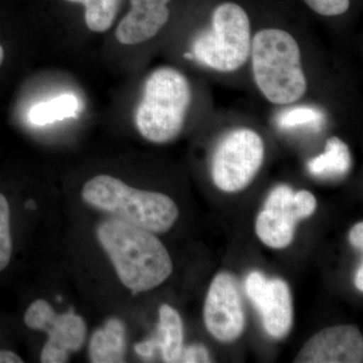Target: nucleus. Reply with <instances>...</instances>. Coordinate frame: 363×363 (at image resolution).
I'll return each instance as SVG.
<instances>
[{
    "label": "nucleus",
    "instance_id": "nucleus-1",
    "mask_svg": "<svg viewBox=\"0 0 363 363\" xmlns=\"http://www.w3.org/2000/svg\"><path fill=\"white\" fill-rule=\"evenodd\" d=\"M97 238L121 283L135 294L161 285L173 272L168 250L150 231L116 218L100 224Z\"/></svg>",
    "mask_w": 363,
    "mask_h": 363
},
{
    "label": "nucleus",
    "instance_id": "nucleus-2",
    "mask_svg": "<svg viewBox=\"0 0 363 363\" xmlns=\"http://www.w3.org/2000/svg\"><path fill=\"white\" fill-rule=\"evenodd\" d=\"M253 78L269 102L290 104L304 96L307 80L301 63V50L290 33L267 28L252 42Z\"/></svg>",
    "mask_w": 363,
    "mask_h": 363
},
{
    "label": "nucleus",
    "instance_id": "nucleus-3",
    "mask_svg": "<svg viewBox=\"0 0 363 363\" xmlns=\"http://www.w3.org/2000/svg\"><path fill=\"white\" fill-rule=\"evenodd\" d=\"M82 198L118 220L152 233H166L179 216L178 207L168 196L130 187L111 176L99 175L88 181Z\"/></svg>",
    "mask_w": 363,
    "mask_h": 363
},
{
    "label": "nucleus",
    "instance_id": "nucleus-4",
    "mask_svg": "<svg viewBox=\"0 0 363 363\" xmlns=\"http://www.w3.org/2000/svg\"><path fill=\"white\" fill-rule=\"evenodd\" d=\"M191 101L190 83L181 72L169 67L157 69L143 86L136 128L149 142H171L183 130Z\"/></svg>",
    "mask_w": 363,
    "mask_h": 363
},
{
    "label": "nucleus",
    "instance_id": "nucleus-5",
    "mask_svg": "<svg viewBox=\"0 0 363 363\" xmlns=\"http://www.w3.org/2000/svg\"><path fill=\"white\" fill-rule=\"evenodd\" d=\"M252 50L250 21L242 7L226 2L214 9L211 28L196 37L193 55L202 65L233 72L247 62Z\"/></svg>",
    "mask_w": 363,
    "mask_h": 363
},
{
    "label": "nucleus",
    "instance_id": "nucleus-6",
    "mask_svg": "<svg viewBox=\"0 0 363 363\" xmlns=\"http://www.w3.org/2000/svg\"><path fill=\"white\" fill-rule=\"evenodd\" d=\"M264 157V142L259 133L250 128L230 131L215 150L212 180L224 192L243 190L259 171Z\"/></svg>",
    "mask_w": 363,
    "mask_h": 363
},
{
    "label": "nucleus",
    "instance_id": "nucleus-7",
    "mask_svg": "<svg viewBox=\"0 0 363 363\" xmlns=\"http://www.w3.org/2000/svg\"><path fill=\"white\" fill-rule=\"evenodd\" d=\"M316 207L312 193H295L289 186L279 185L272 191L257 216L255 233L267 247L285 248L293 241L298 221L311 216Z\"/></svg>",
    "mask_w": 363,
    "mask_h": 363
},
{
    "label": "nucleus",
    "instance_id": "nucleus-8",
    "mask_svg": "<svg viewBox=\"0 0 363 363\" xmlns=\"http://www.w3.org/2000/svg\"><path fill=\"white\" fill-rule=\"evenodd\" d=\"M23 321L28 328L49 334V341L40 353L42 362H67L69 351L80 350L84 344L87 327L83 318L73 311L57 314L47 301L32 303L26 309Z\"/></svg>",
    "mask_w": 363,
    "mask_h": 363
},
{
    "label": "nucleus",
    "instance_id": "nucleus-9",
    "mask_svg": "<svg viewBox=\"0 0 363 363\" xmlns=\"http://www.w3.org/2000/svg\"><path fill=\"white\" fill-rule=\"evenodd\" d=\"M204 323L217 340H236L245 326L240 288L233 274L220 272L212 281L204 305Z\"/></svg>",
    "mask_w": 363,
    "mask_h": 363
},
{
    "label": "nucleus",
    "instance_id": "nucleus-10",
    "mask_svg": "<svg viewBox=\"0 0 363 363\" xmlns=\"http://www.w3.org/2000/svg\"><path fill=\"white\" fill-rule=\"evenodd\" d=\"M250 300L262 317L264 330L276 339L285 337L293 324L290 289L283 279L267 281L259 272H252L245 281Z\"/></svg>",
    "mask_w": 363,
    "mask_h": 363
},
{
    "label": "nucleus",
    "instance_id": "nucleus-11",
    "mask_svg": "<svg viewBox=\"0 0 363 363\" xmlns=\"http://www.w3.org/2000/svg\"><path fill=\"white\" fill-rule=\"evenodd\" d=\"M363 362L362 332L353 325H338L318 332L296 357L297 363H359Z\"/></svg>",
    "mask_w": 363,
    "mask_h": 363
},
{
    "label": "nucleus",
    "instance_id": "nucleus-12",
    "mask_svg": "<svg viewBox=\"0 0 363 363\" xmlns=\"http://www.w3.org/2000/svg\"><path fill=\"white\" fill-rule=\"evenodd\" d=\"M171 0H130V11L117 26L116 39L135 45L154 38L168 23Z\"/></svg>",
    "mask_w": 363,
    "mask_h": 363
},
{
    "label": "nucleus",
    "instance_id": "nucleus-13",
    "mask_svg": "<svg viewBox=\"0 0 363 363\" xmlns=\"http://www.w3.org/2000/svg\"><path fill=\"white\" fill-rule=\"evenodd\" d=\"M125 328L121 320L111 318L104 328L93 333L89 344L90 360L94 363L124 362Z\"/></svg>",
    "mask_w": 363,
    "mask_h": 363
},
{
    "label": "nucleus",
    "instance_id": "nucleus-14",
    "mask_svg": "<svg viewBox=\"0 0 363 363\" xmlns=\"http://www.w3.org/2000/svg\"><path fill=\"white\" fill-rule=\"evenodd\" d=\"M157 350H161L164 362H178L183 350V322L179 313L169 305L160 309L157 336L154 339Z\"/></svg>",
    "mask_w": 363,
    "mask_h": 363
},
{
    "label": "nucleus",
    "instance_id": "nucleus-15",
    "mask_svg": "<svg viewBox=\"0 0 363 363\" xmlns=\"http://www.w3.org/2000/svg\"><path fill=\"white\" fill-rule=\"evenodd\" d=\"M351 168V155L347 145L339 138L333 136L327 140L323 154L315 157L308 162V169L317 177H336L345 175Z\"/></svg>",
    "mask_w": 363,
    "mask_h": 363
},
{
    "label": "nucleus",
    "instance_id": "nucleus-16",
    "mask_svg": "<svg viewBox=\"0 0 363 363\" xmlns=\"http://www.w3.org/2000/svg\"><path fill=\"white\" fill-rule=\"evenodd\" d=\"M85 6V21L92 32L104 33L111 28L123 0H67Z\"/></svg>",
    "mask_w": 363,
    "mask_h": 363
},
{
    "label": "nucleus",
    "instance_id": "nucleus-17",
    "mask_svg": "<svg viewBox=\"0 0 363 363\" xmlns=\"http://www.w3.org/2000/svg\"><path fill=\"white\" fill-rule=\"evenodd\" d=\"M78 108L76 97L73 95H62L33 106L28 118L35 125H45L75 116Z\"/></svg>",
    "mask_w": 363,
    "mask_h": 363
},
{
    "label": "nucleus",
    "instance_id": "nucleus-18",
    "mask_svg": "<svg viewBox=\"0 0 363 363\" xmlns=\"http://www.w3.org/2000/svg\"><path fill=\"white\" fill-rule=\"evenodd\" d=\"M324 114L313 106H296L279 114L277 123L283 130L308 128L319 130L324 123Z\"/></svg>",
    "mask_w": 363,
    "mask_h": 363
},
{
    "label": "nucleus",
    "instance_id": "nucleus-19",
    "mask_svg": "<svg viewBox=\"0 0 363 363\" xmlns=\"http://www.w3.org/2000/svg\"><path fill=\"white\" fill-rule=\"evenodd\" d=\"M13 255L11 204L6 196L0 192V274L9 269Z\"/></svg>",
    "mask_w": 363,
    "mask_h": 363
},
{
    "label": "nucleus",
    "instance_id": "nucleus-20",
    "mask_svg": "<svg viewBox=\"0 0 363 363\" xmlns=\"http://www.w3.org/2000/svg\"><path fill=\"white\" fill-rule=\"evenodd\" d=\"M315 13L324 16H335L345 13L350 6V0H304Z\"/></svg>",
    "mask_w": 363,
    "mask_h": 363
},
{
    "label": "nucleus",
    "instance_id": "nucleus-21",
    "mask_svg": "<svg viewBox=\"0 0 363 363\" xmlns=\"http://www.w3.org/2000/svg\"><path fill=\"white\" fill-rule=\"evenodd\" d=\"M209 353L202 345H193L182 350L178 362L201 363L209 362Z\"/></svg>",
    "mask_w": 363,
    "mask_h": 363
},
{
    "label": "nucleus",
    "instance_id": "nucleus-22",
    "mask_svg": "<svg viewBox=\"0 0 363 363\" xmlns=\"http://www.w3.org/2000/svg\"><path fill=\"white\" fill-rule=\"evenodd\" d=\"M350 240L353 247L358 248V250H363V223L358 222L351 229L350 233Z\"/></svg>",
    "mask_w": 363,
    "mask_h": 363
},
{
    "label": "nucleus",
    "instance_id": "nucleus-23",
    "mask_svg": "<svg viewBox=\"0 0 363 363\" xmlns=\"http://www.w3.org/2000/svg\"><path fill=\"white\" fill-rule=\"evenodd\" d=\"M157 350L156 343H155L154 339L150 341H145V342L138 344L135 345V351L138 354L142 355L143 357H150L154 354L155 351Z\"/></svg>",
    "mask_w": 363,
    "mask_h": 363
},
{
    "label": "nucleus",
    "instance_id": "nucleus-24",
    "mask_svg": "<svg viewBox=\"0 0 363 363\" xmlns=\"http://www.w3.org/2000/svg\"><path fill=\"white\" fill-rule=\"evenodd\" d=\"M355 286L360 292L363 291V264H360L358 267L357 277H355Z\"/></svg>",
    "mask_w": 363,
    "mask_h": 363
},
{
    "label": "nucleus",
    "instance_id": "nucleus-25",
    "mask_svg": "<svg viewBox=\"0 0 363 363\" xmlns=\"http://www.w3.org/2000/svg\"><path fill=\"white\" fill-rule=\"evenodd\" d=\"M4 48H2V45H0V66L2 65V63H4Z\"/></svg>",
    "mask_w": 363,
    "mask_h": 363
},
{
    "label": "nucleus",
    "instance_id": "nucleus-26",
    "mask_svg": "<svg viewBox=\"0 0 363 363\" xmlns=\"http://www.w3.org/2000/svg\"><path fill=\"white\" fill-rule=\"evenodd\" d=\"M184 57H185V58L188 60L194 59V55H193V52H186V54L184 55Z\"/></svg>",
    "mask_w": 363,
    "mask_h": 363
}]
</instances>
